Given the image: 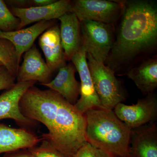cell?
I'll list each match as a JSON object with an SVG mask.
<instances>
[{
	"instance_id": "obj_1",
	"label": "cell",
	"mask_w": 157,
	"mask_h": 157,
	"mask_svg": "<svg viewBox=\"0 0 157 157\" xmlns=\"http://www.w3.org/2000/svg\"><path fill=\"white\" fill-rule=\"evenodd\" d=\"M116 37L105 64L114 73L157 43V4L151 0L121 1Z\"/></svg>"
},
{
	"instance_id": "obj_2",
	"label": "cell",
	"mask_w": 157,
	"mask_h": 157,
	"mask_svg": "<svg viewBox=\"0 0 157 157\" xmlns=\"http://www.w3.org/2000/svg\"><path fill=\"white\" fill-rule=\"evenodd\" d=\"M85 114L86 141L109 157H134L130 148L132 130L113 110L91 109Z\"/></svg>"
},
{
	"instance_id": "obj_3",
	"label": "cell",
	"mask_w": 157,
	"mask_h": 157,
	"mask_svg": "<svg viewBox=\"0 0 157 157\" xmlns=\"http://www.w3.org/2000/svg\"><path fill=\"white\" fill-rule=\"evenodd\" d=\"M53 117L41 139L64 155L74 157L86 141L85 114L62 97Z\"/></svg>"
},
{
	"instance_id": "obj_4",
	"label": "cell",
	"mask_w": 157,
	"mask_h": 157,
	"mask_svg": "<svg viewBox=\"0 0 157 157\" xmlns=\"http://www.w3.org/2000/svg\"><path fill=\"white\" fill-rule=\"evenodd\" d=\"M86 59L93 83L104 109L113 110L126 100L127 93L115 73L104 63H99L86 53Z\"/></svg>"
},
{
	"instance_id": "obj_5",
	"label": "cell",
	"mask_w": 157,
	"mask_h": 157,
	"mask_svg": "<svg viewBox=\"0 0 157 157\" xmlns=\"http://www.w3.org/2000/svg\"><path fill=\"white\" fill-rule=\"evenodd\" d=\"M82 43L86 53L105 63L114 42L113 25L92 21L80 22Z\"/></svg>"
},
{
	"instance_id": "obj_6",
	"label": "cell",
	"mask_w": 157,
	"mask_h": 157,
	"mask_svg": "<svg viewBox=\"0 0 157 157\" xmlns=\"http://www.w3.org/2000/svg\"><path fill=\"white\" fill-rule=\"evenodd\" d=\"M122 9L121 1L76 0L72 2V12L80 22L92 21L113 25L120 19Z\"/></svg>"
},
{
	"instance_id": "obj_7",
	"label": "cell",
	"mask_w": 157,
	"mask_h": 157,
	"mask_svg": "<svg viewBox=\"0 0 157 157\" xmlns=\"http://www.w3.org/2000/svg\"><path fill=\"white\" fill-rule=\"evenodd\" d=\"M115 115L131 130L155 122L157 118V97L155 93L137 99L136 104H118L113 109Z\"/></svg>"
},
{
	"instance_id": "obj_8",
	"label": "cell",
	"mask_w": 157,
	"mask_h": 157,
	"mask_svg": "<svg viewBox=\"0 0 157 157\" xmlns=\"http://www.w3.org/2000/svg\"><path fill=\"white\" fill-rule=\"evenodd\" d=\"M80 77V97L74 106L81 112L86 113L91 109H104L97 94L86 59V52L83 46L71 59Z\"/></svg>"
},
{
	"instance_id": "obj_9",
	"label": "cell",
	"mask_w": 157,
	"mask_h": 157,
	"mask_svg": "<svg viewBox=\"0 0 157 157\" xmlns=\"http://www.w3.org/2000/svg\"><path fill=\"white\" fill-rule=\"evenodd\" d=\"M20 23L17 30L34 22L59 19L62 15L72 12V2L69 0H59L44 6L18 8L12 7L11 10Z\"/></svg>"
},
{
	"instance_id": "obj_10",
	"label": "cell",
	"mask_w": 157,
	"mask_h": 157,
	"mask_svg": "<svg viewBox=\"0 0 157 157\" xmlns=\"http://www.w3.org/2000/svg\"><path fill=\"white\" fill-rule=\"evenodd\" d=\"M52 73L34 44L24 55L23 61L19 66L16 80L17 82H39L42 85L51 81Z\"/></svg>"
},
{
	"instance_id": "obj_11",
	"label": "cell",
	"mask_w": 157,
	"mask_h": 157,
	"mask_svg": "<svg viewBox=\"0 0 157 157\" xmlns=\"http://www.w3.org/2000/svg\"><path fill=\"white\" fill-rule=\"evenodd\" d=\"M35 83V82H17L0 95V120L10 119L25 126L33 125L34 122L21 113L19 102L25 93Z\"/></svg>"
},
{
	"instance_id": "obj_12",
	"label": "cell",
	"mask_w": 157,
	"mask_h": 157,
	"mask_svg": "<svg viewBox=\"0 0 157 157\" xmlns=\"http://www.w3.org/2000/svg\"><path fill=\"white\" fill-rule=\"evenodd\" d=\"M41 138L25 128H15L0 124V155L38 145Z\"/></svg>"
},
{
	"instance_id": "obj_13",
	"label": "cell",
	"mask_w": 157,
	"mask_h": 157,
	"mask_svg": "<svg viewBox=\"0 0 157 157\" xmlns=\"http://www.w3.org/2000/svg\"><path fill=\"white\" fill-rule=\"evenodd\" d=\"M76 68L73 63L66 64L59 69L53 80L42 85L58 93L70 104L74 105L80 95V83L76 80Z\"/></svg>"
},
{
	"instance_id": "obj_14",
	"label": "cell",
	"mask_w": 157,
	"mask_h": 157,
	"mask_svg": "<svg viewBox=\"0 0 157 157\" xmlns=\"http://www.w3.org/2000/svg\"><path fill=\"white\" fill-rule=\"evenodd\" d=\"M39 45L45 56V62L52 73L66 64L58 25L52 26L41 35Z\"/></svg>"
},
{
	"instance_id": "obj_15",
	"label": "cell",
	"mask_w": 157,
	"mask_h": 157,
	"mask_svg": "<svg viewBox=\"0 0 157 157\" xmlns=\"http://www.w3.org/2000/svg\"><path fill=\"white\" fill-rule=\"evenodd\" d=\"M60 22V36L67 60L72 57L82 46L80 21L73 12H68L58 19Z\"/></svg>"
},
{
	"instance_id": "obj_16",
	"label": "cell",
	"mask_w": 157,
	"mask_h": 157,
	"mask_svg": "<svg viewBox=\"0 0 157 157\" xmlns=\"http://www.w3.org/2000/svg\"><path fill=\"white\" fill-rule=\"evenodd\" d=\"M130 148L134 157H157V124L132 130Z\"/></svg>"
},
{
	"instance_id": "obj_17",
	"label": "cell",
	"mask_w": 157,
	"mask_h": 157,
	"mask_svg": "<svg viewBox=\"0 0 157 157\" xmlns=\"http://www.w3.org/2000/svg\"><path fill=\"white\" fill-rule=\"evenodd\" d=\"M53 21H45L36 23L24 29L11 32L0 31V38L9 40L15 47L18 56H21L34 45V42L40 35L53 26Z\"/></svg>"
},
{
	"instance_id": "obj_18",
	"label": "cell",
	"mask_w": 157,
	"mask_h": 157,
	"mask_svg": "<svg viewBox=\"0 0 157 157\" xmlns=\"http://www.w3.org/2000/svg\"><path fill=\"white\" fill-rule=\"evenodd\" d=\"M126 74L143 94L154 93L157 87V59L144 61L139 66L129 69Z\"/></svg>"
},
{
	"instance_id": "obj_19",
	"label": "cell",
	"mask_w": 157,
	"mask_h": 157,
	"mask_svg": "<svg viewBox=\"0 0 157 157\" xmlns=\"http://www.w3.org/2000/svg\"><path fill=\"white\" fill-rule=\"evenodd\" d=\"M20 59L13 44L7 39L0 38V64L16 77Z\"/></svg>"
},
{
	"instance_id": "obj_20",
	"label": "cell",
	"mask_w": 157,
	"mask_h": 157,
	"mask_svg": "<svg viewBox=\"0 0 157 157\" xmlns=\"http://www.w3.org/2000/svg\"><path fill=\"white\" fill-rule=\"evenodd\" d=\"M20 21L7 7L6 2L0 0V31L11 32L17 30Z\"/></svg>"
},
{
	"instance_id": "obj_21",
	"label": "cell",
	"mask_w": 157,
	"mask_h": 157,
	"mask_svg": "<svg viewBox=\"0 0 157 157\" xmlns=\"http://www.w3.org/2000/svg\"><path fill=\"white\" fill-rule=\"evenodd\" d=\"M39 145L27 149L33 157H69L64 155L44 140H41Z\"/></svg>"
},
{
	"instance_id": "obj_22",
	"label": "cell",
	"mask_w": 157,
	"mask_h": 157,
	"mask_svg": "<svg viewBox=\"0 0 157 157\" xmlns=\"http://www.w3.org/2000/svg\"><path fill=\"white\" fill-rule=\"evenodd\" d=\"M73 157H109L103 151L86 141L80 147Z\"/></svg>"
},
{
	"instance_id": "obj_23",
	"label": "cell",
	"mask_w": 157,
	"mask_h": 157,
	"mask_svg": "<svg viewBox=\"0 0 157 157\" xmlns=\"http://www.w3.org/2000/svg\"><path fill=\"white\" fill-rule=\"evenodd\" d=\"M16 77L11 74L5 67L0 65V90H8L15 84Z\"/></svg>"
},
{
	"instance_id": "obj_24",
	"label": "cell",
	"mask_w": 157,
	"mask_h": 157,
	"mask_svg": "<svg viewBox=\"0 0 157 157\" xmlns=\"http://www.w3.org/2000/svg\"><path fill=\"white\" fill-rule=\"evenodd\" d=\"M3 157H33L28 149H21L4 154Z\"/></svg>"
},
{
	"instance_id": "obj_25",
	"label": "cell",
	"mask_w": 157,
	"mask_h": 157,
	"mask_svg": "<svg viewBox=\"0 0 157 157\" xmlns=\"http://www.w3.org/2000/svg\"><path fill=\"white\" fill-rule=\"evenodd\" d=\"M55 0H32L30 1L31 7H40L48 6L55 2Z\"/></svg>"
},
{
	"instance_id": "obj_26",
	"label": "cell",
	"mask_w": 157,
	"mask_h": 157,
	"mask_svg": "<svg viewBox=\"0 0 157 157\" xmlns=\"http://www.w3.org/2000/svg\"><path fill=\"white\" fill-rule=\"evenodd\" d=\"M0 65H1V64H0Z\"/></svg>"
}]
</instances>
